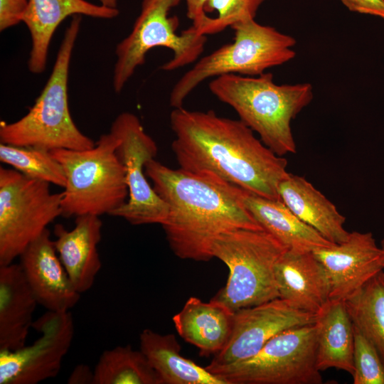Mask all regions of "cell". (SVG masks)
<instances>
[{
    "mask_svg": "<svg viewBox=\"0 0 384 384\" xmlns=\"http://www.w3.org/2000/svg\"><path fill=\"white\" fill-rule=\"evenodd\" d=\"M171 149L179 168L211 177L270 199H280L279 186L289 172L276 154L240 119L214 111L174 108Z\"/></svg>",
    "mask_w": 384,
    "mask_h": 384,
    "instance_id": "obj_1",
    "label": "cell"
},
{
    "mask_svg": "<svg viewBox=\"0 0 384 384\" xmlns=\"http://www.w3.org/2000/svg\"><path fill=\"white\" fill-rule=\"evenodd\" d=\"M153 188L167 204L161 225L172 252L183 260L209 261L220 235L236 229L263 230L245 207V190L211 177L169 168L155 159L145 166Z\"/></svg>",
    "mask_w": 384,
    "mask_h": 384,
    "instance_id": "obj_2",
    "label": "cell"
},
{
    "mask_svg": "<svg viewBox=\"0 0 384 384\" xmlns=\"http://www.w3.org/2000/svg\"><path fill=\"white\" fill-rule=\"evenodd\" d=\"M208 88L276 154L297 152L291 122L313 99L310 83L277 85L272 73L265 72L257 76H218Z\"/></svg>",
    "mask_w": 384,
    "mask_h": 384,
    "instance_id": "obj_3",
    "label": "cell"
},
{
    "mask_svg": "<svg viewBox=\"0 0 384 384\" xmlns=\"http://www.w3.org/2000/svg\"><path fill=\"white\" fill-rule=\"evenodd\" d=\"M81 16H73L43 90L26 114L0 124V142L7 144L53 150H85L95 142L76 126L68 106V73Z\"/></svg>",
    "mask_w": 384,
    "mask_h": 384,
    "instance_id": "obj_4",
    "label": "cell"
},
{
    "mask_svg": "<svg viewBox=\"0 0 384 384\" xmlns=\"http://www.w3.org/2000/svg\"><path fill=\"white\" fill-rule=\"evenodd\" d=\"M118 143L116 136L109 132L88 149L50 151L66 176L62 215H111L127 202L125 170L115 152Z\"/></svg>",
    "mask_w": 384,
    "mask_h": 384,
    "instance_id": "obj_5",
    "label": "cell"
},
{
    "mask_svg": "<svg viewBox=\"0 0 384 384\" xmlns=\"http://www.w3.org/2000/svg\"><path fill=\"white\" fill-rule=\"evenodd\" d=\"M233 41L196 61L175 83L169 95L173 108L183 107L187 97L208 78L228 74L261 75L267 69L284 64L296 55L292 36L255 19L237 23Z\"/></svg>",
    "mask_w": 384,
    "mask_h": 384,
    "instance_id": "obj_6",
    "label": "cell"
},
{
    "mask_svg": "<svg viewBox=\"0 0 384 384\" xmlns=\"http://www.w3.org/2000/svg\"><path fill=\"white\" fill-rule=\"evenodd\" d=\"M287 250L265 230L236 229L220 235L211 254L227 265L229 274L212 299L235 311L278 298L275 265Z\"/></svg>",
    "mask_w": 384,
    "mask_h": 384,
    "instance_id": "obj_7",
    "label": "cell"
},
{
    "mask_svg": "<svg viewBox=\"0 0 384 384\" xmlns=\"http://www.w3.org/2000/svg\"><path fill=\"white\" fill-rule=\"evenodd\" d=\"M182 0H142L139 14L130 33L116 46L112 84L120 92L136 70L145 63L147 53L156 47L170 49L173 57L160 66L172 71L195 63L203 53L207 36L191 26L176 33L178 20L171 10Z\"/></svg>",
    "mask_w": 384,
    "mask_h": 384,
    "instance_id": "obj_8",
    "label": "cell"
},
{
    "mask_svg": "<svg viewBox=\"0 0 384 384\" xmlns=\"http://www.w3.org/2000/svg\"><path fill=\"white\" fill-rule=\"evenodd\" d=\"M206 368L228 384H321L316 324L280 332L246 360Z\"/></svg>",
    "mask_w": 384,
    "mask_h": 384,
    "instance_id": "obj_9",
    "label": "cell"
},
{
    "mask_svg": "<svg viewBox=\"0 0 384 384\" xmlns=\"http://www.w3.org/2000/svg\"><path fill=\"white\" fill-rule=\"evenodd\" d=\"M62 198L47 182L0 168V266L14 262L63 215Z\"/></svg>",
    "mask_w": 384,
    "mask_h": 384,
    "instance_id": "obj_10",
    "label": "cell"
},
{
    "mask_svg": "<svg viewBox=\"0 0 384 384\" xmlns=\"http://www.w3.org/2000/svg\"><path fill=\"white\" fill-rule=\"evenodd\" d=\"M119 140L115 152L125 170L129 196L111 215L132 225L160 224L169 214L167 204L146 178L145 166L158 152L154 140L145 132L139 119L124 112L113 121L110 130Z\"/></svg>",
    "mask_w": 384,
    "mask_h": 384,
    "instance_id": "obj_11",
    "label": "cell"
},
{
    "mask_svg": "<svg viewBox=\"0 0 384 384\" xmlns=\"http://www.w3.org/2000/svg\"><path fill=\"white\" fill-rule=\"evenodd\" d=\"M32 328L41 336L31 344L0 350V384H36L60 372L74 336L71 313L47 311Z\"/></svg>",
    "mask_w": 384,
    "mask_h": 384,
    "instance_id": "obj_12",
    "label": "cell"
},
{
    "mask_svg": "<svg viewBox=\"0 0 384 384\" xmlns=\"http://www.w3.org/2000/svg\"><path fill=\"white\" fill-rule=\"evenodd\" d=\"M316 315L278 297L235 311L230 338L210 366H224L255 355L272 337L287 329L314 324Z\"/></svg>",
    "mask_w": 384,
    "mask_h": 384,
    "instance_id": "obj_13",
    "label": "cell"
},
{
    "mask_svg": "<svg viewBox=\"0 0 384 384\" xmlns=\"http://www.w3.org/2000/svg\"><path fill=\"white\" fill-rule=\"evenodd\" d=\"M313 253L326 270L331 300L345 301L384 270V251L370 232H351L344 242Z\"/></svg>",
    "mask_w": 384,
    "mask_h": 384,
    "instance_id": "obj_14",
    "label": "cell"
},
{
    "mask_svg": "<svg viewBox=\"0 0 384 384\" xmlns=\"http://www.w3.org/2000/svg\"><path fill=\"white\" fill-rule=\"evenodd\" d=\"M19 257L22 272L38 304L47 311L63 312L78 304L81 294L75 289L63 267L48 229Z\"/></svg>",
    "mask_w": 384,
    "mask_h": 384,
    "instance_id": "obj_15",
    "label": "cell"
},
{
    "mask_svg": "<svg viewBox=\"0 0 384 384\" xmlns=\"http://www.w3.org/2000/svg\"><path fill=\"white\" fill-rule=\"evenodd\" d=\"M117 8L92 4L86 0H28L23 22L31 41L28 67L32 73L45 71L51 39L58 26L68 16H81L112 19Z\"/></svg>",
    "mask_w": 384,
    "mask_h": 384,
    "instance_id": "obj_16",
    "label": "cell"
},
{
    "mask_svg": "<svg viewBox=\"0 0 384 384\" xmlns=\"http://www.w3.org/2000/svg\"><path fill=\"white\" fill-rule=\"evenodd\" d=\"M279 297L317 315L330 301L326 270L313 252L287 250L275 265Z\"/></svg>",
    "mask_w": 384,
    "mask_h": 384,
    "instance_id": "obj_17",
    "label": "cell"
},
{
    "mask_svg": "<svg viewBox=\"0 0 384 384\" xmlns=\"http://www.w3.org/2000/svg\"><path fill=\"white\" fill-rule=\"evenodd\" d=\"M100 216L85 215L75 218L68 230L62 224L54 227V245L75 289L80 294L89 291L102 262L97 246L102 238Z\"/></svg>",
    "mask_w": 384,
    "mask_h": 384,
    "instance_id": "obj_18",
    "label": "cell"
},
{
    "mask_svg": "<svg viewBox=\"0 0 384 384\" xmlns=\"http://www.w3.org/2000/svg\"><path fill=\"white\" fill-rule=\"evenodd\" d=\"M234 314L220 301L206 302L191 297L172 321L185 341L198 348L201 356H209L220 352L228 341Z\"/></svg>",
    "mask_w": 384,
    "mask_h": 384,
    "instance_id": "obj_19",
    "label": "cell"
},
{
    "mask_svg": "<svg viewBox=\"0 0 384 384\" xmlns=\"http://www.w3.org/2000/svg\"><path fill=\"white\" fill-rule=\"evenodd\" d=\"M280 200L300 220L327 240L339 244L347 240L346 218L336 206L304 177L289 173L279 186Z\"/></svg>",
    "mask_w": 384,
    "mask_h": 384,
    "instance_id": "obj_20",
    "label": "cell"
},
{
    "mask_svg": "<svg viewBox=\"0 0 384 384\" xmlns=\"http://www.w3.org/2000/svg\"><path fill=\"white\" fill-rule=\"evenodd\" d=\"M37 304L20 265L0 266V350L26 345Z\"/></svg>",
    "mask_w": 384,
    "mask_h": 384,
    "instance_id": "obj_21",
    "label": "cell"
},
{
    "mask_svg": "<svg viewBox=\"0 0 384 384\" xmlns=\"http://www.w3.org/2000/svg\"><path fill=\"white\" fill-rule=\"evenodd\" d=\"M243 201L262 228L289 250L313 252L334 245L300 220L280 199L265 198L245 190Z\"/></svg>",
    "mask_w": 384,
    "mask_h": 384,
    "instance_id": "obj_22",
    "label": "cell"
},
{
    "mask_svg": "<svg viewBox=\"0 0 384 384\" xmlns=\"http://www.w3.org/2000/svg\"><path fill=\"white\" fill-rule=\"evenodd\" d=\"M139 349L158 375L161 384H228L181 353L174 334H161L144 329L139 335Z\"/></svg>",
    "mask_w": 384,
    "mask_h": 384,
    "instance_id": "obj_23",
    "label": "cell"
},
{
    "mask_svg": "<svg viewBox=\"0 0 384 384\" xmlns=\"http://www.w3.org/2000/svg\"><path fill=\"white\" fill-rule=\"evenodd\" d=\"M316 365L353 373L354 327L343 300H331L316 315Z\"/></svg>",
    "mask_w": 384,
    "mask_h": 384,
    "instance_id": "obj_24",
    "label": "cell"
},
{
    "mask_svg": "<svg viewBox=\"0 0 384 384\" xmlns=\"http://www.w3.org/2000/svg\"><path fill=\"white\" fill-rule=\"evenodd\" d=\"M344 302L353 324L373 344L384 361V270Z\"/></svg>",
    "mask_w": 384,
    "mask_h": 384,
    "instance_id": "obj_25",
    "label": "cell"
},
{
    "mask_svg": "<svg viewBox=\"0 0 384 384\" xmlns=\"http://www.w3.org/2000/svg\"><path fill=\"white\" fill-rule=\"evenodd\" d=\"M94 384H161L144 354L129 345L104 351L94 368Z\"/></svg>",
    "mask_w": 384,
    "mask_h": 384,
    "instance_id": "obj_26",
    "label": "cell"
},
{
    "mask_svg": "<svg viewBox=\"0 0 384 384\" xmlns=\"http://www.w3.org/2000/svg\"><path fill=\"white\" fill-rule=\"evenodd\" d=\"M0 161L31 178L65 186L64 170L49 150L0 143Z\"/></svg>",
    "mask_w": 384,
    "mask_h": 384,
    "instance_id": "obj_27",
    "label": "cell"
},
{
    "mask_svg": "<svg viewBox=\"0 0 384 384\" xmlns=\"http://www.w3.org/2000/svg\"><path fill=\"white\" fill-rule=\"evenodd\" d=\"M265 0H210L205 6L206 13H215L208 16L198 28L201 35L208 36L222 32L228 27L255 19Z\"/></svg>",
    "mask_w": 384,
    "mask_h": 384,
    "instance_id": "obj_28",
    "label": "cell"
},
{
    "mask_svg": "<svg viewBox=\"0 0 384 384\" xmlns=\"http://www.w3.org/2000/svg\"><path fill=\"white\" fill-rule=\"evenodd\" d=\"M353 327V384H384L383 360L373 344Z\"/></svg>",
    "mask_w": 384,
    "mask_h": 384,
    "instance_id": "obj_29",
    "label": "cell"
},
{
    "mask_svg": "<svg viewBox=\"0 0 384 384\" xmlns=\"http://www.w3.org/2000/svg\"><path fill=\"white\" fill-rule=\"evenodd\" d=\"M28 0H0V31L23 22Z\"/></svg>",
    "mask_w": 384,
    "mask_h": 384,
    "instance_id": "obj_30",
    "label": "cell"
},
{
    "mask_svg": "<svg viewBox=\"0 0 384 384\" xmlns=\"http://www.w3.org/2000/svg\"><path fill=\"white\" fill-rule=\"evenodd\" d=\"M351 11L384 19V0H340Z\"/></svg>",
    "mask_w": 384,
    "mask_h": 384,
    "instance_id": "obj_31",
    "label": "cell"
},
{
    "mask_svg": "<svg viewBox=\"0 0 384 384\" xmlns=\"http://www.w3.org/2000/svg\"><path fill=\"white\" fill-rule=\"evenodd\" d=\"M186 6V16L192 21V27L198 28L205 21L208 15L205 11V6L210 0H182Z\"/></svg>",
    "mask_w": 384,
    "mask_h": 384,
    "instance_id": "obj_32",
    "label": "cell"
},
{
    "mask_svg": "<svg viewBox=\"0 0 384 384\" xmlns=\"http://www.w3.org/2000/svg\"><path fill=\"white\" fill-rule=\"evenodd\" d=\"M69 384H94V370L85 364H79L71 372Z\"/></svg>",
    "mask_w": 384,
    "mask_h": 384,
    "instance_id": "obj_33",
    "label": "cell"
},
{
    "mask_svg": "<svg viewBox=\"0 0 384 384\" xmlns=\"http://www.w3.org/2000/svg\"><path fill=\"white\" fill-rule=\"evenodd\" d=\"M100 4L110 8H117L119 0H98Z\"/></svg>",
    "mask_w": 384,
    "mask_h": 384,
    "instance_id": "obj_34",
    "label": "cell"
},
{
    "mask_svg": "<svg viewBox=\"0 0 384 384\" xmlns=\"http://www.w3.org/2000/svg\"><path fill=\"white\" fill-rule=\"evenodd\" d=\"M380 246H381L382 249L384 251V239L382 240V241L380 242Z\"/></svg>",
    "mask_w": 384,
    "mask_h": 384,
    "instance_id": "obj_35",
    "label": "cell"
}]
</instances>
